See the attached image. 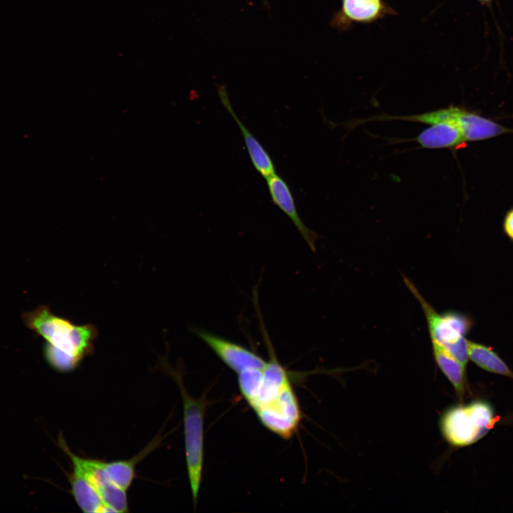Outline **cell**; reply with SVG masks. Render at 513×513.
<instances>
[{
  "instance_id": "ffe728a7",
  "label": "cell",
  "mask_w": 513,
  "mask_h": 513,
  "mask_svg": "<svg viewBox=\"0 0 513 513\" xmlns=\"http://www.w3.org/2000/svg\"><path fill=\"white\" fill-rule=\"evenodd\" d=\"M477 1L482 4H487V3L490 2L491 0H477Z\"/></svg>"
},
{
  "instance_id": "ba28073f",
  "label": "cell",
  "mask_w": 513,
  "mask_h": 513,
  "mask_svg": "<svg viewBox=\"0 0 513 513\" xmlns=\"http://www.w3.org/2000/svg\"><path fill=\"white\" fill-rule=\"evenodd\" d=\"M254 304L257 310L256 314L258 315L260 330L268 351L269 361L266 363L262 370V378L257 398L255 401L250 405L253 410L261 405L271 402L279 391L285 385L291 383L288 371L279 363L263 321L261 319V314L256 300L254 301Z\"/></svg>"
},
{
  "instance_id": "8992f818",
  "label": "cell",
  "mask_w": 513,
  "mask_h": 513,
  "mask_svg": "<svg viewBox=\"0 0 513 513\" xmlns=\"http://www.w3.org/2000/svg\"><path fill=\"white\" fill-rule=\"evenodd\" d=\"M58 445L70 460L76 461L80 465L104 503L113 512H128L126 491L110 480L103 468L102 460L81 457L76 455L67 446L63 437H58Z\"/></svg>"
},
{
  "instance_id": "e0dca14e",
  "label": "cell",
  "mask_w": 513,
  "mask_h": 513,
  "mask_svg": "<svg viewBox=\"0 0 513 513\" xmlns=\"http://www.w3.org/2000/svg\"><path fill=\"white\" fill-rule=\"evenodd\" d=\"M261 405L271 408L285 419L299 425L301 413L291 383L285 385L271 402Z\"/></svg>"
},
{
  "instance_id": "52a82bcc",
  "label": "cell",
  "mask_w": 513,
  "mask_h": 513,
  "mask_svg": "<svg viewBox=\"0 0 513 513\" xmlns=\"http://www.w3.org/2000/svg\"><path fill=\"white\" fill-rule=\"evenodd\" d=\"M194 332L237 373L248 368L263 369L266 365L263 358L241 344L204 330L194 329Z\"/></svg>"
},
{
  "instance_id": "9a60e30c",
  "label": "cell",
  "mask_w": 513,
  "mask_h": 513,
  "mask_svg": "<svg viewBox=\"0 0 513 513\" xmlns=\"http://www.w3.org/2000/svg\"><path fill=\"white\" fill-rule=\"evenodd\" d=\"M432 354L436 364L451 383L457 394L462 397L465 393L466 374L465 367L448 351L440 346L431 343Z\"/></svg>"
},
{
  "instance_id": "6da1fadb",
  "label": "cell",
  "mask_w": 513,
  "mask_h": 513,
  "mask_svg": "<svg viewBox=\"0 0 513 513\" xmlns=\"http://www.w3.org/2000/svg\"><path fill=\"white\" fill-rule=\"evenodd\" d=\"M22 320L26 327L44 338L45 359L57 371L75 370L94 351L98 330L93 324H76L55 315L46 305L23 313Z\"/></svg>"
},
{
  "instance_id": "30bf717a",
  "label": "cell",
  "mask_w": 513,
  "mask_h": 513,
  "mask_svg": "<svg viewBox=\"0 0 513 513\" xmlns=\"http://www.w3.org/2000/svg\"><path fill=\"white\" fill-rule=\"evenodd\" d=\"M266 181L273 203L290 219L310 249L316 252L315 242L319 235L309 229L301 219L287 182L276 173L266 177Z\"/></svg>"
},
{
  "instance_id": "9c48e42d",
  "label": "cell",
  "mask_w": 513,
  "mask_h": 513,
  "mask_svg": "<svg viewBox=\"0 0 513 513\" xmlns=\"http://www.w3.org/2000/svg\"><path fill=\"white\" fill-rule=\"evenodd\" d=\"M395 14L383 0H342L331 24L336 29L347 31L353 24H370Z\"/></svg>"
},
{
  "instance_id": "ac0fdd59",
  "label": "cell",
  "mask_w": 513,
  "mask_h": 513,
  "mask_svg": "<svg viewBox=\"0 0 513 513\" xmlns=\"http://www.w3.org/2000/svg\"><path fill=\"white\" fill-rule=\"evenodd\" d=\"M262 370L248 368L237 373L239 390L249 405L255 401L259 394Z\"/></svg>"
},
{
  "instance_id": "3957f363",
  "label": "cell",
  "mask_w": 513,
  "mask_h": 513,
  "mask_svg": "<svg viewBox=\"0 0 513 513\" xmlns=\"http://www.w3.org/2000/svg\"><path fill=\"white\" fill-rule=\"evenodd\" d=\"M402 276L405 286L422 308L431 343L440 346L466 366L469 357L468 339L465 336L473 325L472 318L457 311L438 313L420 294L415 285L405 275Z\"/></svg>"
},
{
  "instance_id": "2e32d148",
  "label": "cell",
  "mask_w": 513,
  "mask_h": 513,
  "mask_svg": "<svg viewBox=\"0 0 513 513\" xmlns=\"http://www.w3.org/2000/svg\"><path fill=\"white\" fill-rule=\"evenodd\" d=\"M469 358L481 368L493 373L513 378V372L491 348L467 340Z\"/></svg>"
},
{
  "instance_id": "277c9868",
  "label": "cell",
  "mask_w": 513,
  "mask_h": 513,
  "mask_svg": "<svg viewBox=\"0 0 513 513\" xmlns=\"http://www.w3.org/2000/svg\"><path fill=\"white\" fill-rule=\"evenodd\" d=\"M496 422L492 407L485 401L475 400L452 406L440 418V430L452 446L470 445L486 435Z\"/></svg>"
},
{
  "instance_id": "8fae6325",
  "label": "cell",
  "mask_w": 513,
  "mask_h": 513,
  "mask_svg": "<svg viewBox=\"0 0 513 513\" xmlns=\"http://www.w3.org/2000/svg\"><path fill=\"white\" fill-rule=\"evenodd\" d=\"M218 94L223 106L235 120L241 131L248 155L255 170L265 179L276 173L275 165L271 157L238 117L232 106L224 86L218 88Z\"/></svg>"
},
{
  "instance_id": "5b68a950",
  "label": "cell",
  "mask_w": 513,
  "mask_h": 513,
  "mask_svg": "<svg viewBox=\"0 0 513 513\" xmlns=\"http://www.w3.org/2000/svg\"><path fill=\"white\" fill-rule=\"evenodd\" d=\"M460 108L449 106L428 113L411 115V122L430 125L417 137L425 148H450L465 142L459 125Z\"/></svg>"
},
{
  "instance_id": "5bb4252c",
  "label": "cell",
  "mask_w": 513,
  "mask_h": 513,
  "mask_svg": "<svg viewBox=\"0 0 513 513\" xmlns=\"http://www.w3.org/2000/svg\"><path fill=\"white\" fill-rule=\"evenodd\" d=\"M160 440L161 438H155L131 459L108 462L103 461V468L110 480L120 488L127 491L135 478L138 462L152 451Z\"/></svg>"
},
{
  "instance_id": "7c38bea8",
  "label": "cell",
  "mask_w": 513,
  "mask_h": 513,
  "mask_svg": "<svg viewBox=\"0 0 513 513\" xmlns=\"http://www.w3.org/2000/svg\"><path fill=\"white\" fill-rule=\"evenodd\" d=\"M73 470L68 477L73 498L80 509L86 513L113 512L102 499L100 494L86 475L80 465L71 460Z\"/></svg>"
},
{
  "instance_id": "d6986e66",
  "label": "cell",
  "mask_w": 513,
  "mask_h": 513,
  "mask_svg": "<svg viewBox=\"0 0 513 513\" xmlns=\"http://www.w3.org/2000/svg\"><path fill=\"white\" fill-rule=\"evenodd\" d=\"M504 229L507 235L513 240V209L507 214Z\"/></svg>"
},
{
  "instance_id": "4fadbf2b",
  "label": "cell",
  "mask_w": 513,
  "mask_h": 513,
  "mask_svg": "<svg viewBox=\"0 0 513 513\" xmlns=\"http://www.w3.org/2000/svg\"><path fill=\"white\" fill-rule=\"evenodd\" d=\"M458 120L465 141L484 140L508 132L506 128L495 122L461 108Z\"/></svg>"
},
{
  "instance_id": "7a4b0ae2",
  "label": "cell",
  "mask_w": 513,
  "mask_h": 513,
  "mask_svg": "<svg viewBox=\"0 0 513 513\" xmlns=\"http://www.w3.org/2000/svg\"><path fill=\"white\" fill-rule=\"evenodd\" d=\"M182 400L185 459L188 479L195 505L200 488L204 462V418L207 403L203 398L191 396L184 385L180 372L170 368Z\"/></svg>"
}]
</instances>
